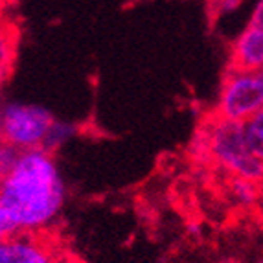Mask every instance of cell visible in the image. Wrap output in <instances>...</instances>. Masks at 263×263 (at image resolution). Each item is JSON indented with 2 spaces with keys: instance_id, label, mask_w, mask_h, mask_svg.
<instances>
[{
  "instance_id": "13",
  "label": "cell",
  "mask_w": 263,
  "mask_h": 263,
  "mask_svg": "<svg viewBox=\"0 0 263 263\" xmlns=\"http://www.w3.org/2000/svg\"><path fill=\"white\" fill-rule=\"evenodd\" d=\"M259 195H261V202H263V179H261V182H259Z\"/></svg>"
},
{
  "instance_id": "10",
  "label": "cell",
  "mask_w": 263,
  "mask_h": 263,
  "mask_svg": "<svg viewBox=\"0 0 263 263\" xmlns=\"http://www.w3.org/2000/svg\"><path fill=\"white\" fill-rule=\"evenodd\" d=\"M18 155H21V149L6 144V142L2 144V149H0V173H2V175L8 173V171L13 167V164L17 162Z\"/></svg>"
},
{
  "instance_id": "6",
  "label": "cell",
  "mask_w": 263,
  "mask_h": 263,
  "mask_svg": "<svg viewBox=\"0 0 263 263\" xmlns=\"http://www.w3.org/2000/svg\"><path fill=\"white\" fill-rule=\"evenodd\" d=\"M230 68L261 70L263 68V28L247 26L234 41L230 50Z\"/></svg>"
},
{
  "instance_id": "2",
  "label": "cell",
  "mask_w": 263,
  "mask_h": 263,
  "mask_svg": "<svg viewBox=\"0 0 263 263\" xmlns=\"http://www.w3.org/2000/svg\"><path fill=\"white\" fill-rule=\"evenodd\" d=\"M210 140V155L221 170L230 173L232 177L261 182L263 162L250 151L245 138L243 122L217 118L210 120L204 125Z\"/></svg>"
},
{
  "instance_id": "4",
  "label": "cell",
  "mask_w": 263,
  "mask_h": 263,
  "mask_svg": "<svg viewBox=\"0 0 263 263\" xmlns=\"http://www.w3.org/2000/svg\"><path fill=\"white\" fill-rule=\"evenodd\" d=\"M48 109L35 103L8 101L2 107V140L17 149H39L53 122Z\"/></svg>"
},
{
  "instance_id": "9",
  "label": "cell",
  "mask_w": 263,
  "mask_h": 263,
  "mask_svg": "<svg viewBox=\"0 0 263 263\" xmlns=\"http://www.w3.org/2000/svg\"><path fill=\"white\" fill-rule=\"evenodd\" d=\"M243 127H245V138L250 151L263 162V110L243 122Z\"/></svg>"
},
{
  "instance_id": "7",
  "label": "cell",
  "mask_w": 263,
  "mask_h": 263,
  "mask_svg": "<svg viewBox=\"0 0 263 263\" xmlns=\"http://www.w3.org/2000/svg\"><path fill=\"white\" fill-rule=\"evenodd\" d=\"M76 133H78V127H76L74 123L65 122V120H53L48 133L44 136V142L41 149L53 153V151H57L59 147H63L70 138H74Z\"/></svg>"
},
{
  "instance_id": "11",
  "label": "cell",
  "mask_w": 263,
  "mask_h": 263,
  "mask_svg": "<svg viewBox=\"0 0 263 263\" xmlns=\"http://www.w3.org/2000/svg\"><path fill=\"white\" fill-rule=\"evenodd\" d=\"M241 2L243 0H210V9L215 17H221V15L236 11L241 6Z\"/></svg>"
},
{
  "instance_id": "12",
  "label": "cell",
  "mask_w": 263,
  "mask_h": 263,
  "mask_svg": "<svg viewBox=\"0 0 263 263\" xmlns=\"http://www.w3.org/2000/svg\"><path fill=\"white\" fill-rule=\"evenodd\" d=\"M250 26H258L263 28V0H258L252 9V13H250V21H249Z\"/></svg>"
},
{
  "instance_id": "14",
  "label": "cell",
  "mask_w": 263,
  "mask_h": 263,
  "mask_svg": "<svg viewBox=\"0 0 263 263\" xmlns=\"http://www.w3.org/2000/svg\"><path fill=\"white\" fill-rule=\"evenodd\" d=\"M2 2H4V4H6V2H8V0H2Z\"/></svg>"
},
{
  "instance_id": "5",
  "label": "cell",
  "mask_w": 263,
  "mask_h": 263,
  "mask_svg": "<svg viewBox=\"0 0 263 263\" xmlns=\"http://www.w3.org/2000/svg\"><path fill=\"white\" fill-rule=\"evenodd\" d=\"M0 263H59L57 252L37 232H22L2 237Z\"/></svg>"
},
{
  "instance_id": "1",
  "label": "cell",
  "mask_w": 263,
  "mask_h": 263,
  "mask_svg": "<svg viewBox=\"0 0 263 263\" xmlns=\"http://www.w3.org/2000/svg\"><path fill=\"white\" fill-rule=\"evenodd\" d=\"M66 190L52 153L21 151L0 184V234L41 232L59 217Z\"/></svg>"
},
{
  "instance_id": "8",
  "label": "cell",
  "mask_w": 263,
  "mask_h": 263,
  "mask_svg": "<svg viewBox=\"0 0 263 263\" xmlns=\"http://www.w3.org/2000/svg\"><path fill=\"white\" fill-rule=\"evenodd\" d=\"M230 193L237 202L241 204H254L258 199H261L259 195V182L250 179H243V177H232L230 180Z\"/></svg>"
},
{
  "instance_id": "3",
  "label": "cell",
  "mask_w": 263,
  "mask_h": 263,
  "mask_svg": "<svg viewBox=\"0 0 263 263\" xmlns=\"http://www.w3.org/2000/svg\"><path fill=\"white\" fill-rule=\"evenodd\" d=\"M263 110V68L236 70L230 68L221 85L217 116L234 122H247Z\"/></svg>"
}]
</instances>
